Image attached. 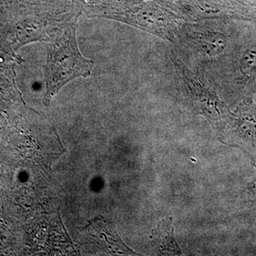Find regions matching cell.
Here are the masks:
<instances>
[{
    "instance_id": "1",
    "label": "cell",
    "mask_w": 256,
    "mask_h": 256,
    "mask_svg": "<svg viewBox=\"0 0 256 256\" xmlns=\"http://www.w3.org/2000/svg\"><path fill=\"white\" fill-rule=\"evenodd\" d=\"M76 32V23H72L62 36L47 45L44 96L47 106L66 84L92 74L94 62L82 56L77 44Z\"/></svg>"
},
{
    "instance_id": "2",
    "label": "cell",
    "mask_w": 256,
    "mask_h": 256,
    "mask_svg": "<svg viewBox=\"0 0 256 256\" xmlns=\"http://www.w3.org/2000/svg\"><path fill=\"white\" fill-rule=\"evenodd\" d=\"M86 228L96 232V234H89L97 238V244L100 242L99 246L105 249L108 252L122 255H136V252L122 242L116 232L114 224L101 220H96L90 224Z\"/></svg>"
},
{
    "instance_id": "3",
    "label": "cell",
    "mask_w": 256,
    "mask_h": 256,
    "mask_svg": "<svg viewBox=\"0 0 256 256\" xmlns=\"http://www.w3.org/2000/svg\"><path fill=\"white\" fill-rule=\"evenodd\" d=\"M154 246L161 254L180 255L181 249L176 244L174 235L172 220L171 218L162 220L152 232Z\"/></svg>"
},
{
    "instance_id": "4",
    "label": "cell",
    "mask_w": 256,
    "mask_h": 256,
    "mask_svg": "<svg viewBox=\"0 0 256 256\" xmlns=\"http://www.w3.org/2000/svg\"><path fill=\"white\" fill-rule=\"evenodd\" d=\"M195 42L200 50L210 56L222 54L227 46L225 35L218 32H202L195 37Z\"/></svg>"
},
{
    "instance_id": "5",
    "label": "cell",
    "mask_w": 256,
    "mask_h": 256,
    "mask_svg": "<svg viewBox=\"0 0 256 256\" xmlns=\"http://www.w3.org/2000/svg\"><path fill=\"white\" fill-rule=\"evenodd\" d=\"M239 68L246 76L256 74V46L248 47L242 52L239 58Z\"/></svg>"
}]
</instances>
